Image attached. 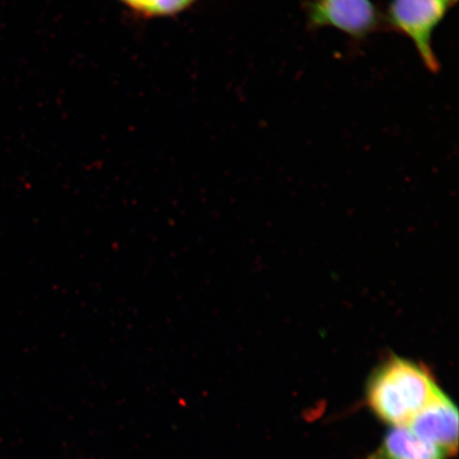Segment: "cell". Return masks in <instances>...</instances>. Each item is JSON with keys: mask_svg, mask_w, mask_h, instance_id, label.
<instances>
[{"mask_svg": "<svg viewBox=\"0 0 459 459\" xmlns=\"http://www.w3.org/2000/svg\"><path fill=\"white\" fill-rule=\"evenodd\" d=\"M443 392L428 367L393 357L377 367L368 378L366 403L390 428L404 427Z\"/></svg>", "mask_w": 459, "mask_h": 459, "instance_id": "cell-1", "label": "cell"}, {"mask_svg": "<svg viewBox=\"0 0 459 459\" xmlns=\"http://www.w3.org/2000/svg\"><path fill=\"white\" fill-rule=\"evenodd\" d=\"M458 0H389L383 26L410 39L424 67L432 74L440 71L433 48V36Z\"/></svg>", "mask_w": 459, "mask_h": 459, "instance_id": "cell-2", "label": "cell"}, {"mask_svg": "<svg viewBox=\"0 0 459 459\" xmlns=\"http://www.w3.org/2000/svg\"><path fill=\"white\" fill-rule=\"evenodd\" d=\"M307 24L312 30L333 28L355 42H363L383 26L372 0H307Z\"/></svg>", "mask_w": 459, "mask_h": 459, "instance_id": "cell-3", "label": "cell"}, {"mask_svg": "<svg viewBox=\"0 0 459 459\" xmlns=\"http://www.w3.org/2000/svg\"><path fill=\"white\" fill-rule=\"evenodd\" d=\"M409 427L419 437L455 456L458 449V410L446 393H441L412 419Z\"/></svg>", "mask_w": 459, "mask_h": 459, "instance_id": "cell-4", "label": "cell"}, {"mask_svg": "<svg viewBox=\"0 0 459 459\" xmlns=\"http://www.w3.org/2000/svg\"><path fill=\"white\" fill-rule=\"evenodd\" d=\"M433 444L419 437L407 427L390 428L385 437L368 459H447Z\"/></svg>", "mask_w": 459, "mask_h": 459, "instance_id": "cell-5", "label": "cell"}, {"mask_svg": "<svg viewBox=\"0 0 459 459\" xmlns=\"http://www.w3.org/2000/svg\"><path fill=\"white\" fill-rule=\"evenodd\" d=\"M120 4L142 19L174 17L196 5L200 0H118Z\"/></svg>", "mask_w": 459, "mask_h": 459, "instance_id": "cell-6", "label": "cell"}]
</instances>
